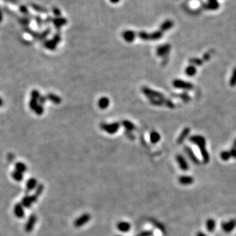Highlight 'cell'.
<instances>
[{"label": "cell", "instance_id": "6da1fadb", "mask_svg": "<svg viewBox=\"0 0 236 236\" xmlns=\"http://www.w3.org/2000/svg\"><path fill=\"white\" fill-rule=\"evenodd\" d=\"M190 141L192 143L196 144L201 151V155L202 156L203 163H207L210 160V156L206 149V140L205 138L201 135H193L190 137Z\"/></svg>", "mask_w": 236, "mask_h": 236}, {"label": "cell", "instance_id": "7a4b0ae2", "mask_svg": "<svg viewBox=\"0 0 236 236\" xmlns=\"http://www.w3.org/2000/svg\"><path fill=\"white\" fill-rule=\"evenodd\" d=\"M91 218V216L90 214L87 213H83L75 220L74 222V226L77 228H80L83 227L87 223H88L90 221Z\"/></svg>", "mask_w": 236, "mask_h": 236}, {"label": "cell", "instance_id": "3957f363", "mask_svg": "<svg viewBox=\"0 0 236 236\" xmlns=\"http://www.w3.org/2000/svg\"><path fill=\"white\" fill-rule=\"evenodd\" d=\"M173 85L175 88L184 89V90H192L194 87V85H192V83L182 80H179V79L173 81Z\"/></svg>", "mask_w": 236, "mask_h": 236}, {"label": "cell", "instance_id": "277c9868", "mask_svg": "<svg viewBox=\"0 0 236 236\" xmlns=\"http://www.w3.org/2000/svg\"><path fill=\"white\" fill-rule=\"evenodd\" d=\"M37 219V216L35 214H31L30 215L28 221H27L25 224V227H24V230L27 233H30L32 232V230H34L35 227V225L36 224Z\"/></svg>", "mask_w": 236, "mask_h": 236}, {"label": "cell", "instance_id": "5b68a950", "mask_svg": "<svg viewBox=\"0 0 236 236\" xmlns=\"http://www.w3.org/2000/svg\"><path fill=\"white\" fill-rule=\"evenodd\" d=\"M235 227L236 220L235 219L230 220L229 221L224 222L222 224V229L226 234H229V233L232 232L235 229Z\"/></svg>", "mask_w": 236, "mask_h": 236}, {"label": "cell", "instance_id": "8992f818", "mask_svg": "<svg viewBox=\"0 0 236 236\" xmlns=\"http://www.w3.org/2000/svg\"><path fill=\"white\" fill-rule=\"evenodd\" d=\"M176 160H177L179 167L184 171H186V170L189 169L190 166L188 162H187L185 157L182 156L181 154H178V155L176 156Z\"/></svg>", "mask_w": 236, "mask_h": 236}, {"label": "cell", "instance_id": "52a82bcc", "mask_svg": "<svg viewBox=\"0 0 236 236\" xmlns=\"http://www.w3.org/2000/svg\"><path fill=\"white\" fill-rule=\"evenodd\" d=\"M184 151H185L186 154H187V156L189 157V159L191 160L192 162L193 163L196 165H199V160L197 158V157L196 156V154H194V151L192 150V149L189 147L188 146H186L184 147Z\"/></svg>", "mask_w": 236, "mask_h": 236}, {"label": "cell", "instance_id": "ba28073f", "mask_svg": "<svg viewBox=\"0 0 236 236\" xmlns=\"http://www.w3.org/2000/svg\"><path fill=\"white\" fill-rule=\"evenodd\" d=\"M171 46L169 44H164L160 45L157 49V55L159 56H165L169 53Z\"/></svg>", "mask_w": 236, "mask_h": 236}, {"label": "cell", "instance_id": "9c48e42d", "mask_svg": "<svg viewBox=\"0 0 236 236\" xmlns=\"http://www.w3.org/2000/svg\"><path fill=\"white\" fill-rule=\"evenodd\" d=\"M178 181L182 185L188 186L194 183V178L190 175H182L178 178Z\"/></svg>", "mask_w": 236, "mask_h": 236}, {"label": "cell", "instance_id": "30bf717a", "mask_svg": "<svg viewBox=\"0 0 236 236\" xmlns=\"http://www.w3.org/2000/svg\"><path fill=\"white\" fill-rule=\"evenodd\" d=\"M117 228L119 232L126 233L128 232L131 228V225L128 222L120 221L117 224Z\"/></svg>", "mask_w": 236, "mask_h": 236}, {"label": "cell", "instance_id": "8fae6325", "mask_svg": "<svg viewBox=\"0 0 236 236\" xmlns=\"http://www.w3.org/2000/svg\"><path fill=\"white\" fill-rule=\"evenodd\" d=\"M14 214L18 218H23L25 215L24 210V207L22 203H18L15 204L14 207Z\"/></svg>", "mask_w": 236, "mask_h": 236}, {"label": "cell", "instance_id": "7c38bea8", "mask_svg": "<svg viewBox=\"0 0 236 236\" xmlns=\"http://www.w3.org/2000/svg\"><path fill=\"white\" fill-rule=\"evenodd\" d=\"M43 190H44V186H43V184H39L37 185V188H36V191H35L34 194L31 196L32 201H33L34 203H36L37 199H38L39 197L41 196V194H42Z\"/></svg>", "mask_w": 236, "mask_h": 236}, {"label": "cell", "instance_id": "4fadbf2b", "mask_svg": "<svg viewBox=\"0 0 236 236\" xmlns=\"http://www.w3.org/2000/svg\"><path fill=\"white\" fill-rule=\"evenodd\" d=\"M54 26L56 29H60L62 26H63L67 23V20L66 18L62 17L53 18V22Z\"/></svg>", "mask_w": 236, "mask_h": 236}, {"label": "cell", "instance_id": "5bb4252c", "mask_svg": "<svg viewBox=\"0 0 236 236\" xmlns=\"http://www.w3.org/2000/svg\"><path fill=\"white\" fill-rule=\"evenodd\" d=\"M122 36H123V37L125 40L127 41V42L130 43V42H132V41L135 39L137 34L134 31L127 30L123 32V34H122Z\"/></svg>", "mask_w": 236, "mask_h": 236}, {"label": "cell", "instance_id": "9a60e30c", "mask_svg": "<svg viewBox=\"0 0 236 236\" xmlns=\"http://www.w3.org/2000/svg\"><path fill=\"white\" fill-rule=\"evenodd\" d=\"M190 132V129L188 128V127H186L184 128L182 131L181 132V133L179 135V137L177 139V143L179 144H182L184 140H186V138L188 137V136Z\"/></svg>", "mask_w": 236, "mask_h": 236}, {"label": "cell", "instance_id": "2e32d148", "mask_svg": "<svg viewBox=\"0 0 236 236\" xmlns=\"http://www.w3.org/2000/svg\"><path fill=\"white\" fill-rule=\"evenodd\" d=\"M39 184H37V180L36 178H29L28 181H27L26 186V190L28 192H30L32 190H33L34 189L36 188L37 185Z\"/></svg>", "mask_w": 236, "mask_h": 236}, {"label": "cell", "instance_id": "e0dca14e", "mask_svg": "<svg viewBox=\"0 0 236 236\" xmlns=\"http://www.w3.org/2000/svg\"><path fill=\"white\" fill-rule=\"evenodd\" d=\"M216 221L213 218H208L206 222V228L208 230L209 232L212 233L216 228Z\"/></svg>", "mask_w": 236, "mask_h": 236}, {"label": "cell", "instance_id": "ac0fdd59", "mask_svg": "<svg viewBox=\"0 0 236 236\" xmlns=\"http://www.w3.org/2000/svg\"><path fill=\"white\" fill-rule=\"evenodd\" d=\"M22 205H23V207H26V208H30L31 206L33 205V201H32L31 196H28V195H26L25 196L23 197V199H22L21 201Z\"/></svg>", "mask_w": 236, "mask_h": 236}, {"label": "cell", "instance_id": "d6986e66", "mask_svg": "<svg viewBox=\"0 0 236 236\" xmlns=\"http://www.w3.org/2000/svg\"><path fill=\"white\" fill-rule=\"evenodd\" d=\"M103 127H104V129L107 131V132H109V133H113V132L118 131L119 128V124L116 123L111 125H104V126H103Z\"/></svg>", "mask_w": 236, "mask_h": 236}, {"label": "cell", "instance_id": "ffe728a7", "mask_svg": "<svg viewBox=\"0 0 236 236\" xmlns=\"http://www.w3.org/2000/svg\"><path fill=\"white\" fill-rule=\"evenodd\" d=\"M173 25H174V23H173V21L170 20H165L163 23L161 24V26H160V30H161L162 32L167 31L168 30H170V28H173Z\"/></svg>", "mask_w": 236, "mask_h": 236}, {"label": "cell", "instance_id": "44dd1931", "mask_svg": "<svg viewBox=\"0 0 236 236\" xmlns=\"http://www.w3.org/2000/svg\"><path fill=\"white\" fill-rule=\"evenodd\" d=\"M31 7L35 11H36L37 13H43V14H47V13H49V11L46 9V8L40 6V5H39L32 4Z\"/></svg>", "mask_w": 236, "mask_h": 236}, {"label": "cell", "instance_id": "7402d4cb", "mask_svg": "<svg viewBox=\"0 0 236 236\" xmlns=\"http://www.w3.org/2000/svg\"><path fill=\"white\" fill-rule=\"evenodd\" d=\"M197 72V70L196 67L194 65H190V66H187L185 70V73L188 76L192 77L196 75Z\"/></svg>", "mask_w": 236, "mask_h": 236}, {"label": "cell", "instance_id": "603a6c76", "mask_svg": "<svg viewBox=\"0 0 236 236\" xmlns=\"http://www.w3.org/2000/svg\"><path fill=\"white\" fill-rule=\"evenodd\" d=\"M15 170L23 174L27 170V166L23 162H17L15 164Z\"/></svg>", "mask_w": 236, "mask_h": 236}, {"label": "cell", "instance_id": "cb8c5ba5", "mask_svg": "<svg viewBox=\"0 0 236 236\" xmlns=\"http://www.w3.org/2000/svg\"><path fill=\"white\" fill-rule=\"evenodd\" d=\"M110 104V100L106 97H102L100 99L99 101V106L102 108V109H104L106 108Z\"/></svg>", "mask_w": 236, "mask_h": 236}, {"label": "cell", "instance_id": "d4e9b609", "mask_svg": "<svg viewBox=\"0 0 236 236\" xmlns=\"http://www.w3.org/2000/svg\"><path fill=\"white\" fill-rule=\"evenodd\" d=\"M150 138L151 143L156 144L161 139V136H160V135L157 132L154 131L150 134Z\"/></svg>", "mask_w": 236, "mask_h": 236}, {"label": "cell", "instance_id": "484cf974", "mask_svg": "<svg viewBox=\"0 0 236 236\" xmlns=\"http://www.w3.org/2000/svg\"><path fill=\"white\" fill-rule=\"evenodd\" d=\"M12 177L17 182H20L23 180V174L20 172L17 171V170H15L11 173Z\"/></svg>", "mask_w": 236, "mask_h": 236}, {"label": "cell", "instance_id": "4316f807", "mask_svg": "<svg viewBox=\"0 0 236 236\" xmlns=\"http://www.w3.org/2000/svg\"><path fill=\"white\" fill-rule=\"evenodd\" d=\"M163 36V32L160 31H156L151 34V40H157L161 39Z\"/></svg>", "mask_w": 236, "mask_h": 236}, {"label": "cell", "instance_id": "83f0119b", "mask_svg": "<svg viewBox=\"0 0 236 236\" xmlns=\"http://www.w3.org/2000/svg\"><path fill=\"white\" fill-rule=\"evenodd\" d=\"M138 37L143 40H151V34L146 33L145 32H140L138 34Z\"/></svg>", "mask_w": 236, "mask_h": 236}, {"label": "cell", "instance_id": "f1b7e54d", "mask_svg": "<svg viewBox=\"0 0 236 236\" xmlns=\"http://www.w3.org/2000/svg\"><path fill=\"white\" fill-rule=\"evenodd\" d=\"M230 85L231 87H235L236 85V68L233 70L232 76L230 80Z\"/></svg>", "mask_w": 236, "mask_h": 236}, {"label": "cell", "instance_id": "f546056e", "mask_svg": "<svg viewBox=\"0 0 236 236\" xmlns=\"http://www.w3.org/2000/svg\"><path fill=\"white\" fill-rule=\"evenodd\" d=\"M221 157L223 161H228L232 157L229 151H222L221 154Z\"/></svg>", "mask_w": 236, "mask_h": 236}, {"label": "cell", "instance_id": "4dcf8cb0", "mask_svg": "<svg viewBox=\"0 0 236 236\" xmlns=\"http://www.w3.org/2000/svg\"><path fill=\"white\" fill-rule=\"evenodd\" d=\"M56 44H57V43H56L53 39L47 41V42H45L46 47L49 49H55Z\"/></svg>", "mask_w": 236, "mask_h": 236}, {"label": "cell", "instance_id": "1f68e13d", "mask_svg": "<svg viewBox=\"0 0 236 236\" xmlns=\"http://www.w3.org/2000/svg\"><path fill=\"white\" fill-rule=\"evenodd\" d=\"M207 7L209 9L211 10H215L216 9H218L219 7L218 3L216 1H213V2H209V4L207 5Z\"/></svg>", "mask_w": 236, "mask_h": 236}, {"label": "cell", "instance_id": "d6a6232c", "mask_svg": "<svg viewBox=\"0 0 236 236\" xmlns=\"http://www.w3.org/2000/svg\"><path fill=\"white\" fill-rule=\"evenodd\" d=\"M190 62L192 65H194V66L195 65H196V66H201V65L203 64V61L201 60L196 58H191L190 60Z\"/></svg>", "mask_w": 236, "mask_h": 236}, {"label": "cell", "instance_id": "836d02e7", "mask_svg": "<svg viewBox=\"0 0 236 236\" xmlns=\"http://www.w3.org/2000/svg\"><path fill=\"white\" fill-rule=\"evenodd\" d=\"M153 235V232L151 230H145L138 234L137 236H151Z\"/></svg>", "mask_w": 236, "mask_h": 236}, {"label": "cell", "instance_id": "e575fe53", "mask_svg": "<svg viewBox=\"0 0 236 236\" xmlns=\"http://www.w3.org/2000/svg\"><path fill=\"white\" fill-rule=\"evenodd\" d=\"M53 13L54 15L56 17H61V11L57 7H53Z\"/></svg>", "mask_w": 236, "mask_h": 236}, {"label": "cell", "instance_id": "d590c367", "mask_svg": "<svg viewBox=\"0 0 236 236\" xmlns=\"http://www.w3.org/2000/svg\"><path fill=\"white\" fill-rule=\"evenodd\" d=\"M124 126L127 129H128V130H132L135 128L134 125L129 121L124 122Z\"/></svg>", "mask_w": 236, "mask_h": 236}, {"label": "cell", "instance_id": "8d00e7d4", "mask_svg": "<svg viewBox=\"0 0 236 236\" xmlns=\"http://www.w3.org/2000/svg\"><path fill=\"white\" fill-rule=\"evenodd\" d=\"M20 11L23 13L24 15H28L29 14V11L27 8L26 6H24V5H21L19 7Z\"/></svg>", "mask_w": 236, "mask_h": 236}, {"label": "cell", "instance_id": "74e56055", "mask_svg": "<svg viewBox=\"0 0 236 236\" xmlns=\"http://www.w3.org/2000/svg\"><path fill=\"white\" fill-rule=\"evenodd\" d=\"M30 20L28 17L22 18L20 19V23L24 24V25H28V24L30 23Z\"/></svg>", "mask_w": 236, "mask_h": 236}, {"label": "cell", "instance_id": "f35d334b", "mask_svg": "<svg viewBox=\"0 0 236 236\" xmlns=\"http://www.w3.org/2000/svg\"><path fill=\"white\" fill-rule=\"evenodd\" d=\"M36 20L37 24H38V26L39 27H41V26L42 25L43 23L42 18L41 17H39V16H36Z\"/></svg>", "mask_w": 236, "mask_h": 236}, {"label": "cell", "instance_id": "ab89813d", "mask_svg": "<svg viewBox=\"0 0 236 236\" xmlns=\"http://www.w3.org/2000/svg\"><path fill=\"white\" fill-rule=\"evenodd\" d=\"M229 151L230 153V155H231V157H233V158L236 159V148L233 147Z\"/></svg>", "mask_w": 236, "mask_h": 236}, {"label": "cell", "instance_id": "60d3db41", "mask_svg": "<svg viewBox=\"0 0 236 236\" xmlns=\"http://www.w3.org/2000/svg\"><path fill=\"white\" fill-rule=\"evenodd\" d=\"M181 98H182V99L184 100V101H185V102L188 101V100H190L189 99H190V97L186 93L182 94H181Z\"/></svg>", "mask_w": 236, "mask_h": 236}, {"label": "cell", "instance_id": "b9f144b4", "mask_svg": "<svg viewBox=\"0 0 236 236\" xmlns=\"http://www.w3.org/2000/svg\"><path fill=\"white\" fill-rule=\"evenodd\" d=\"M53 19V18L52 17H51V16H48V17L46 18V19L45 20L44 23L46 24H49V23H52Z\"/></svg>", "mask_w": 236, "mask_h": 236}, {"label": "cell", "instance_id": "7bdbcfd3", "mask_svg": "<svg viewBox=\"0 0 236 236\" xmlns=\"http://www.w3.org/2000/svg\"><path fill=\"white\" fill-rule=\"evenodd\" d=\"M196 236H208V235L202 232H198L196 234Z\"/></svg>", "mask_w": 236, "mask_h": 236}, {"label": "cell", "instance_id": "ee69618b", "mask_svg": "<svg viewBox=\"0 0 236 236\" xmlns=\"http://www.w3.org/2000/svg\"><path fill=\"white\" fill-rule=\"evenodd\" d=\"M109 1L112 4H118V2L120 1V0H109Z\"/></svg>", "mask_w": 236, "mask_h": 236}, {"label": "cell", "instance_id": "f6af8a7d", "mask_svg": "<svg viewBox=\"0 0 236 236\" xmlns=\"http://www.w3.org/2000/svg\"><path fill=\"white\" fill-rule=\"evenodd\" d=\"M2 19H3V14L1 11V10H0V23L2 21Z\"/></svg>", "mask_w": 236, "mask_h": 236}, {"label": "cell", "instance_id": "bcb514c9", "mask_svg": "<svg viewBox=\"0 0 236 236\" xmlns=\"http://www.w3.org/2000/svg\"><path fill=\"white\" fill-rule=\"evenodd\" d=\"M3 103H4V101H3V99L0 97V106H1L3 105Z\"/></svg>", "mask_w": 236, "mask_h": 236}, {"label": "cell", "instance_id": "7dc6e473", "mask_svg": "<svg viewBox=\"0 0 236 236\" xmlns=\"http://www.w3.org/2000/svg\"><path fill=\"white\" fill-rule=\"evenodd\" d=\"M233 147H234V148H236V139L234 140V143H233Z\"/></svg>", "mask_w": 236, "mask_h": 236}, {"label": "cell", "instance_id": "c3c4849f", "mask_svg": "<svg viewBox=\"0 0 236 236\" xmlns=\"http://www.w3.org/2000/svg\"><path fill=\"white\" fill-rule=\"evenodd\" d=\"M216 0H209V2H213V1H216Z\"/></svg>", "mask_w": 236, "mask_h": 236}, {"label": "cell", "instance_id": "681fc988", "mask_svg": "<svg viewBox=\"0 0 236 236\" xmlns=\"http://www.w3.org/2000/svg\"><path fill=\"white\" fill-rule=\"evenodd\" d=\"M116 236H122V235H116Z\"/></svg>", "mask_w": 236, "mask_h": 236}]
</instances>
